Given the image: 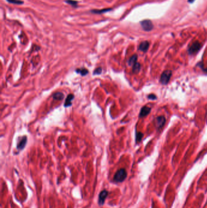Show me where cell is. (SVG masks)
<instances>
[{
    "mask_svg": "<svg viewBox=\"0 0 207 208\" xmlns=\"http://www.w3.org/2000/svg\"><path fill=\"white\" fill-rule=\"evenodd\" d=\"M143 136V134L141 132H138L136 133V136H135V140H136V142L137 143H139L141 139H142V137Z\"/></svg>",
    "mask_w": 207,
    "mask_h": 208,
    "instance_id": "cell-16",
    "label": "cell"
},
{
    "mask_svg": "<svg viewBox=\"0 0 207 208\" xmlns=\"http://www.w3.org/2000/svg\"><path fill=\"white\" fill-rule=\"evenodd\" d=\"M53 98L56 100H61L64 99V94L61 92H56L53 94Z\"/></svg>",
    "mask_w": 207,
    "mask_h": 208,
    "instance_id": "cell-11",
    "label": "cell"
},
{
    "mask_svg": "<svg viewBox=\"0 0 207 208\" xmlns=\"http://www.w3.org/2000/svg\"><path fill=\"white\" fill-rule=\"evenodd\" d=\"M172 76V71L171 70H165L164 71L160 78V81L162 85H166L169 81V80Z\"/></svg>",
    "mask_w": 207,
    "mask_h": 208,
    "instance_id": "cell-2",
    "label": "cell"
},
{
    "mask_svg": "<svg viewBox=\"0 0 207 208\" xmlns=\"http://www.w3.org/2000/svg\"><path fill=\"white\" fill-rule=\"evenodd\" d=\"M141 69V65L139 63L137 62L132 66V72L134 74H137L139 72L140 70Z\"/></svg>",
    "mask_w": 207,
    "mask_h": 208,
    "instance_id": "cell-13",
    "label": "cell"
},
{
    "mask_svg": "<svg viewBox=\"0 0 207 208\" xmlns=\"http://www.w3.org/2000/svg\"><path fill=\"white\" fill-rule=\"evenodd\" d=\"M8 2L12 4H22L23 3V1L20 0H7Z\"/></svg>",
    "mask_w": 207,
    "mask_h": 208,
    "instance_id": "cell-17",
    "label": "cell"
},
{
    "mask_svg": "<svg viewBox=\"0 0 207 208\" xmlns=\"http://www.w3.org/2000/svg\"><path fill=\"white\" fill-rule=\"evenodd\" d=\"M148 98L149 100H155V99H157V96H156L155 94H149V95L148 96Z\"/></svg>",
    "mask_w": 207,
    "mask_h": 208,
    "instance_id": "cell-20",
    "label": "cell"
},
{
    "mask_svg": "<svg viewBox=\"0 0 207 208\" xmlns=\"http://www.w3.org/2000/svg\"><path fill=\"white\" fill-rule=\"evenodd\" d=\"M74 98V95L72 94H69L66 100H65V102H64V106L65 107H68V106H70L72 105V101L73 100Z\"/></svg>",
    "mask_w": 207,
    "mask_h": 208,
    "instance_id": "cell-10",
    "label": "cell"
},
{
    "mask_svg": "<svg viewBox=\"0 0 207 208\" xmlns=\"http://www.w3.org/2000/svg\"><path fill=\"white\" fill-rule=\"evenodd\" d=\"M101 72H102V68L101 67H99V68H97L95 69V71L93 72V74L99 75L101 73Z\"/></svg>",
    "mask_w": 207,
    "mask_h": 208,
    "instance_id": "cell-19",
    "label": "cell"
},
{
    "mask_svg": "<svg viewBox=\"0 0 207 208\" xmlns=\"http://www.w3.org/2000/svg\"><path fill=\"white\" fill-rule=\"evenodd\" d=\"M142 29L145 31H151L153 29V24L149 19H145L140 23Z\"/></svg>",
    "mask_w": 207,
    "mask_h": 208,
    "instance_id": "cell-4",
    "label": "cell"
},
{
    "mask_svg": "<svg viewBox=\"0 0 207 208\" xmlns=\"http://www.w3.org/2000/svg\"><path fill=\"white\" fill-rule=\"evenodd\" d=\"M149 47V43L148 41H142L139 44L138 49L140 51H142L143 52H146L148 50Z\"/></svg>",
    "mask_w": 207,
    "mask_h": 208,
    "instance_id": "cell-8",
    "label": "cell"
},
{
    "mask_svg": "<svg viewBox=\"0 0 207 208\" xmlns=\"http://www.w3.org/2000/svg\"><path fill=\"white\" fill-rule=\"evenodd\" d=\"M127 177V172L124 168H120L118 170L113 178V181L115 183H120L123 182Z\"/></svg>",
    "mask_w": 207,
    "mask_h": 208,
    "instance_id": "cell-1",
    "label": "cell"
},
{
    "mask_svg": "<svg viewBox=\"0 0 207 208\" xmlns=\"http://www.w3.org/2000/svg\"><path fill=\"white\" fill-rule=\"evenodd\" d=\"M76 72L83 76L86 75L89 73V71L86 68H78L76 69Z\"/></svg>",
    "mask_w": 207,
    "mask_h": 208,
    "instance_id": "cell-14",
    "label": "cell"
},
{
    "mask_svg": "<svg viewBox=\"0 0 207 208\" xmlns=\"http://www.w3.org/2000/svg\"><path fill=\"white\" fill-rule=\"evenodd\" d=\"M137 55L136 54L133 55L132 57H131L128 60V64L129 66H133L135 63H136L137 61Z\"/></svg>",
    "mask_w": 207,
    "mask_h": 208,
    "instance_id": "cell-12",
    "label": "cell"
},
{
    "mask_svg": "<svg viewBox=\"0 0 207 208\" xmlns=\"http://www.w3.org/2000/svg\"><path fill=\"white\" fill-rule=\"evenodd\" d=\"M188 1L189 3H192V2H194L195 1V0H188Z\"/></svg>",
    "mask_w": 207,
    "mask_h": 208,
    "instance_id": "cell-22",
    "label": "cell"
},
{
    "mask_svg": "<svg viewBox=\"0 0 207 208\" xmlns=\"http://www.w3.org/2000/svg\"><path fill=\"white\" fill-rule=\"evenodd\" d=\"M166 122V119L163 116H160L155 118V125L156 126V128L159 129L161 128L165 123Z\"/></svg>",
    "mask_w": 207,
    "mask_h": 208,
    "instance_id": "cell-6",
    "label": "cell"
},
{
    "mask_svg": "<svg viewBox=\"0 0 207 208\" xmlns=\"http://www.w3.org/2000/svg\"><path fill=\"white\" fill-rule=\"evenodd\" d=\"M27 136H24L22 137V138L19 140V143L17 145V149L18 150H22V149H24V148L25 147L26 143H27Z\"/></svg>",
    "mask_w": 207,
    "mask_h": 208,
    "instance_id": "cell-9",
    "label": "cell"
},
{
    "mask_svg": "<svg viewBox=\"0 0 207 208\" xmlns=\"http://www.w3.org/2000/svg\"><path fill=\"white\" fill-rule=\"evenodd\" d=\"M107 195H108V191L106 190H103L102 191L100 192L99 195H98V203L100 206L103 205Z\"/></svg>",
    "mask_w": 207,
    "mask_h": 208,
    "instance_id": "cell-5",
    "label": "cell"
},
{
    "mask_svg": "<svg viewBox=\"0 0 207 208\" xmlns=\"http://www.w3.org/2000/svg\"><path fill=\"white\" fill-rule=\"evenodd\" d=\"M151 111V108L147 106H144L143 107H142L141 108V110L140 111V114H139V117H146V116H148L150 112Z\"/></svg>",
    "mask_w": 207,
    "mask_h": 208,
    "instance_id": "cell-7",
    "label": "cell"
},
{
    "mask_svg": "<svg viewBox=\"0 0 207 208\" xmlns=\"http://www.w3.org/2000/svg\"><path fill=\"white\" fill-rule=\"evenodd\" d=\"M202 44L199 41H195L191 44V45L189 47L188 51L189 54L194 55L197 54L202 48Z\"/></svg>",
    "mask_w": 207,
    "mask_h": 208,
    "instance_id": "cell-3",
    "label": "cell"
},
{
    "mask_svg": "<svg viewBox=\"0 0 207 208\" xmlns=\"http://www.w3.org/2000/svg\"><path fill=\"white\" fill-rule=\"evenodd\" d=\"M111 10L110 8H108V9H104L102 10H92L91 12L94 13H98V14H101L108 11H110Z\"/></svg>",
    "mask_w": 207,
    "mask_h": 208,
    "instance_id": "cell-15",
    "label": "cell"
},
{
    "mask_svg": "<svg viewBox=\"0 0 207 208\" xmlns=\"http://www.w3.org/2000/svg\"><path fill=\"white\" fill-rule=\"evenodd\" d=\"M66 2H67L68 4H70L73 7H76L77 5V2L73 0H66Z\"/></svg>",
    "mask_w": 207,
    "mask_h": 208,
    "instance_id": "cell-18",
    "label": "cell"
},
{
    "mask_svg": "<svg viewBox=\"0 0 207 208\" xmlns=\"http://www.w3.org/2000/svg\"><path fill=\"white\" fill-rule=\"evenodd\" d=\"M202 70H203L205 72L207 73V68H202Z\"/></svg>",
    "mask_w": 207,
    "mask_h": 208,
    "instance_id": "cell-21",
    "label": "cell"
}]
</instances>
